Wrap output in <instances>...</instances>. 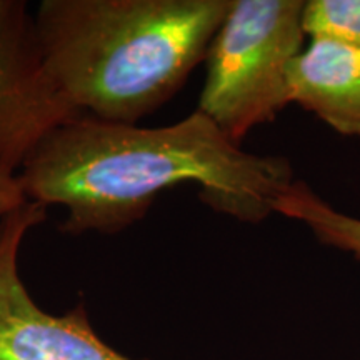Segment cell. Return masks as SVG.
Instances as JSON below:
<instances>
[{
    "label": "cell",
    "instance_id": "obj_2",
    "mask_svg": "<svg viewBox=\"0 0 360 360\" xmlns=\"http://www.w3.org/2000/svg\"><path fill=\"white\" fill-rule=\"evenodd\" d=\"M232 0H44L49 77L79 114L135 125L205 60Z\"/></svg>",
    "mask_w": 360,
    "mask_h": 360
},
{
    "label": "cell",
    "instance_id": "obj_4",
    "mask_svg": "<svg viewBox=\"0 0 360 360\" xmlns=\"http://www.w3.org/2000/svg\"><path fill=\"white\" fill-rule=\"evenodd\" d=\"M45 219L47 207L30 200L0 219V360H134L97 335L84 304L56 315L30 297L19 254Z\"/></svg>",
    "mask_w": 360,
    "mask_h": 360
},
{
    "label": "cell",
    "instance_id": "obj_7",
    "mask_svg": "<svg viewBox=\"0 0 360 360\" xmlns=\"http://www.w3.org/2000/svg\"><path fill=\"white\" fill-rule=\"evenodd\" d=\"M276 212L309 225L326 245L352 252L360 260V219L342 214L323 202L307 184L295 182L278 197Z\"/></svg>",
    "mask_w": 360,
    "mask_h": 360
},
{
    "label": "cell",
    "instance_id": "obj_6",
    "mask_svg": "<svg viewBox=\"0 0 360 360\" xmlns=\"http://www.w3.org/2000/svg\"><path fill=\"white\" fill-rule=\"evenodd\" d=\"M290 102L360 137V47L314 39L289 69Z\"/></svg>",
    "mask_w": 360,
    "mask_h": 360
},
{
    "label": "cell",
    "instance_id": "obj_1",
    "mask_svg": "<svg viewBox=\"0 0 360 360\" xmlns=\"http://www.w3.org/2000/svg\"><path fill=\"white\" fill-rule=\"evenodd\" d=\"M20 169L27 200L65 207L60 231L72 236L120 233L180 184H197L217 212L262 222L294 184L283 157L242 150L200 110L155 129L75 117L45 135Z\"/></svg>",
    "mask_w": 360,
    "mask_h": 360
},
{
    "label": "cell",
    "instance_id": "obj_8",
    "mask_svg": "<svg viewBox=\"0 0 360 360\" xmlns=\"http://www.w3.org/2000/svg\"><path fill=\"white\" fill-rule=\"evenodd\" d=\"M304 34L360 47V0H310L302 15Z\"/></svg>",
    "mask_w": 360,
    "mask_h": 360
},
{
    "label": "cell",
    "instance_id": "obj_5",
    "mask_svg": "<svg viewBox=\"0 0 360 360\" xmlns=\"http://www.w3.org/2000/svg\"><path fill=\"white\" fill-rule=\"evenodd\" d=\"M80 115L45 70L27 2L0 0V165L19 169L45 135Z\"/></svg>",
    "mask_w": 360,
    "mask_h": 360
},
{
    "label": "cell",
    "instance_id": "obj_3",
    "mask_svg": "<svg viewBox=\"0 0 360 360\" xmlns=\"http://www.w3.org/2000/svg\"><path fill=\"white\" fill-rule=\"evenodd\" d=\"M302 0H232L207 52L197 110L238 143L290 103L289 69L302 52Z\"/></svg>",
    "mask_w": 360,
    "mask_h": 360
},
{
    "label": "cell",
    "instance_id": "obj_9",
    "mask_svg": "<svg viewBox=\"0 0 360 360\" xmlns=\"http://www.w3.org/2000/svg\"><path fill=\"white\" fill-rule=\"evenodd\" d=\"M27 197L15 170L0 165V219L25 204Z\"/></svg>",
    "mask_w": 360,
    "mask_h": 360
}]
</instances>
